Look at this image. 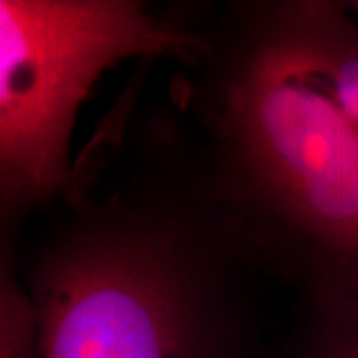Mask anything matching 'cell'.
<instances>
[{
	"label": "cell",
	"mask_w": 358,
	"mask_h": 358,
	"mask_svg": "<svg viewBox=\"0 0 358 358\" xmlns=\"http://www.w3.org/2000/svg\"><path fill=\"white\" fill-rule=\"evenodd\" d=\"M303 60L346 114L358 120V24L346 2L277 0Z\"/></svg>",
	"instance_id": "obj_3"
},
{
	"label": "cell",
	"mask_w": 358,
	"mask_h": 358,
	"mask_svg": "<svg viewBox=\"0 0 358 358\" xmlns=\"http://www.w3.org/2000/svg\"><path fill=\"white\" fill-rule=\"evenodd\" d=\"M282 358H358V287L296 293Z\"/></svg>",
	"instance_id": "obj_4"
},
{
	"label": "cell",
	"mask_w": 358,
	"mask_h": 358,
	"mask_svg": "<svg viewBox=\"0 0 358 358\" xmlns=\"http://www.w3.org/2000/svg\"><path fill=\"white\" fill-rule=\"evenodd\" d=\"M346 4H348V8H350V10L358 13V2H346Z\"/></svg>",
	"instance_id": "obj_6"
},
{
	"label": "cell",
	"mask_w": 358,
	"mask_h": 358,
	"mask_svg": "<svg viewBox=\"0 0 358 358\" xmlns=\"http://www.w3.org/2000/svg\"><path fill=\"white\" fill-rule=\"evenodd\" d=\"M199 8L141 0H0V219H26L68 189L78 112L115 64L189 60Z\"/></svg>",
	"instance_id": "obj_2"
},
{
	"label": "cell",
	"mask_w": 358,
	"mask_h": 358,
	"mask_svg": "<svg viewBox=\"0 0 358 358\" xmlns=\"http://www.w3.org/2000/svg\"><path fill=\"white\" fill-rule=\"evenodd\" d=\"M145 82L143 68L100 117L26 241L10 233L36 358H271L265 294L285 282L187 114Z\"/></svg>",
	"instance_id": "obj_1"
},
{
	"label": "cell",
	"mask_w": 358,
	"mask_h": 358,
	"mask_svg": "<svg viewBox=\"0 0 358 358\" xmlns=\"http://www.w3.org/2000/svg\"><path fill=\"white\" fill-rule=\"evenodd\" d=\"M0 358H36V317L14 263V237L2 233Z\"/></svg>",
	"instance_id": "obj_5"
}]
</instances>
